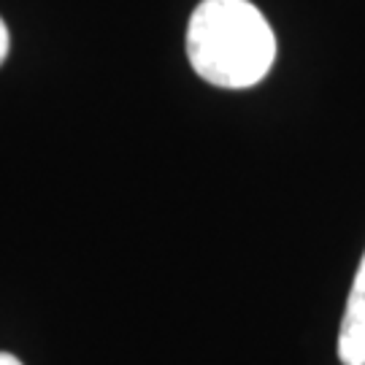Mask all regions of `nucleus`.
Returning <instances> with one entry per match:
<instances>
[{"label": "nucleus", "instance_id": "f257e3e1", "mask_svg": "<svg viewBox=\"0 0 365 365\" xmlns=\"http://www.w3.org/2000/svg\"><path fill=\"white\" fill-rule=\"evenodd\" d=\"M187 57L203 81L222 90H247L268 76L276 36L249 0H203L190 16Z\"/></svg>", "mask_w": 365, "mask_h": 365}, {"label": "nucleus", "instance_id": "f03ea898", "mask_svg": "<svg viewBox=\"0 0 365 365\" xmlns=\"http://www.w3.org/2000/svg\"><path fill=\"white\" fill-rule=\"evenodd\" d=\"M339 360L344 365H365V255L354 274L346 312L341 319Z\"/></svg>", "mask_w": 365, "mask_h": 365}, {"label": "nucleus", "instance_id": "7ed1b4c3", "mask_svg": "<svg viewBox=\"0 0 365 365\" xmlns=\"http://www.w3.org/2000/svg\"><path fill=\"white\" fill-rule=\"evenodd\" d=\"M6 54H9V27H6V22L0 19V66H3Z\"/></svg>", "mask_w": 365, "mask_h": 365}, {"label": "nucleus", "instance_id": "20e7f679", "mask_svg": "<svg viewBox=\"0 0 365 365\" xmlns=\"http://www.w3.org/2000/svg\"><path fill=\"white\" fill-rule=\"evenodd\" d=\"M0 365H22L14 354H9V352H0Z\"/></svg>", "mask_w": 365, "mask_h": 365}]
</instances>
